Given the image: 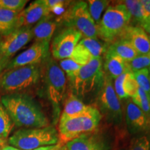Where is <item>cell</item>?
Listing matches in <instances>:
<instances>
[{"instance_id": "cell-39", "label": "cell", "mask_w": 150, "mask_h": 150, "mask_svg": "<svg viewBox=\"0 0 150 150\" xmlns=\"http://www.w3.org/2000/svg\"><path fill=\"white\" fill-rule=\"evenodd\" d=\"M59 150H67V149H66V148H65V145H63V147H62L61 148V149H60Z\"/></svg>"}, {"instance_id": "cell-26", "label": "cell", "mask_w": 150, "mask_h": 150, "mask_svg": "<svg viewBox=\"0 0 150 150\" xmlns=\"http://www.w3.org/2000/svg\"><path fill=\"white\" fill-rule=\"evenodd\" d=\"M13 125L8 113L0 102V140L7 142Z\"/></svg>"}, {"instance_id": "cell-15", "label": "cell", "mask_w": 150, "mask_h": 150, "mask_svg": "<svg viewBox=\"0 0 150 150\" xmlns=\"http://www.w3.org/2000/svg\"><path fill=\"white\" fill-rule=\"evenodd\" d=\"M126 122L131 134L146 133L150 129V119L132 101H128L126 106Z\"/></svg>"}, {"instance_id": "cell-17", "label": "cell", "mask_w": 150, "mask_h": 150, "mask_svg": "<svg viewBox=\"0 0 150 150\" xmlns=\"http://www.w3.org/2000/svg\"><path fill=\"white\" fill-rule=\"evenodd\" d=\"M120 38L128 40L138 54L150 53V35L139 26L129 25Z\"/></svg>"}, {"instance_id": "cell-9", "label": "cell", "mask_w": 150, "mask_h": 150, "mask_svg": "<svg viewBox=\"0 0 150 150\" xmlns=\"http://www.w3.org/2000/svg\"><path fill=\"white\" fill-rule=\"evenodd\" d=\"M97 101L101 111L108 120L114 124H120L122 120L120 99L118 98L114 90L112 79L105 74L104 81L97 95Z\"/></svg>"}, {"instance_id": "cell-32", "label": "cell", "mask_w": 150, "mask_h": 150, "mask_svg": "<svg viewBox=\"0 0 150 150\" xmlns=\"http://www.w3.org/2000/svg\"><path fill=\"white\" fill-rule=\"evenodd\" d=\"M130 150H150V142L147 137L142 136L133 140Z\"/></svg>"}, {"instance_id": "cell-5", "label": "cell", "mask_w": 150, "mask_h": 150, "mask_svg": "<svg viewBox=\"0 0 150 150\" xmlns=\"http://www.w3.org/2000/svg\"><path fill=\"white\" fill-rule=\"evenodd\" d=\"M59 133L53 126L42 128H22L8 138L7 142L22 150H33L59 143Z\"/></svg>"}, {"instance_id": "cell-16", "label": "cell", "mask_w": 150, "mask_h": 150, "mask_svg": "<svg viewBox=\"0 0 150 150\" xmlns=\"http://www.w3.org/2000/svg\"><path fill=\"white\" fill-rule=\"evenodd\" d=\"M95 132L81 135L71 140L65 144V148L67 150H108L107 142Z\"/></svg>"}, {"instance_id": "cell-30", "label": "cell", "mask_w": 150, "mask_h": 150, "mask_svg": "<svg viewBox=\"0 0 150 150\" xmlns=\"http://www.w3.org/2000/svg\"><path fill=\"white\" fill-rule=\"evenodd\" d=\"M137 83L150 99V73L148 68L143 69L134 73Z\"/></svg>"}, {"instance_id": "cell-6", "label": "cell", "mask_w": 150, "mask_h": 150, "mask_svg": "<svg viewBox=\"0 0 150 150\" xmlns=\"http://www.w3.org/2000/svg\"><path fill=\"white\" fill-rule=\"evenodd\" d=\"M102 120V115L97 108L88 115L79 117L61 116L59 125V138L60 143L65 145L81 135L96 131Z\"/></svg>"}, {"instance_id": "cell-24", "label": "cell", "mask_w": 150, "mask_h": 150, "mask_svg": "<svg viewBox=\"0 0 150 150\" xmlns=\"http://www.w3.org/2000/svg\"><path fill=\"white\" fill-rule=\"evenodd\" d=\"M120 2L126 7L131 15V20H134L140 26L146 20V14L140 0H126Z\"/></svg>"}, {"instance_id": "cell-29", "label": "cell", "mask_w": 150, "mask_h": 150, "mask_svg": "<svg viewBox=\"0 0 150 150\" xmlns=\"http://www.w3.org/2000/svg\"><path fill=\"white\" fill-rule=\"evenodd\" d=\"M59 65L61 70L64 72L65 76L69 80V81H71L74 78V76H76L81 67V65L76 63L71 58L61 60L59 61Z\"/></svg>"}, {"instance_id": "cell-20", "label": "cell", "mask_w": 150, "mask_h": 150, "mask_svg": "<svg viewBox=\"0 0 150 150\" xmlns=\"http://www.w3.org/2000/svg\"><path fill=\"white\" fill-rule=\"evenodd\" d=\"M97 109V108L95 106L86 104L76 95L70 93L68 97L65 99L63 111L61 116L79 117V116L88 115Z\"/></svg>"}, {"instance_id": "cell-34", "label": "cell", "mask_w": 150, "mask_h": 150, "mask_svg": "<svg viewBox=\"0 0 150 150\" xmlns=\"http://www.w3.org/2000/svg\"><path fill=\"white\" fill-rule=\"evenodd\" d=\"M140 1L146 14V19L150 18V0H141Z\"/></svg>"}, {"instance_id": "cell-31", "label": "cell", "mask_w": 150, "mask_h": 150, "mask_svg": "<svg viewBox=\"0 0 150 150\" xmlns=\"http://www.w3.org/2000/svg\"><path fill=\"white\" fill-rule=\"evenodd\" d=\"M27 2V0H0V8L20 13Z\"/></svg>"}, {"instance_id": "cell-37", "label": "cell", "mask_w": 150, "mask_h": 150, "mask_svg": "<svg viewBox=\"0 0 150 150\" xmlns=\"http://www.w3.org/2000/svg\"><path fill=\"white\" fill-rule=\"evenodd\" d=\"M0 150H22V149H18V148H16L15 147H13V146L11 145H5L4 147L1 148Z\"/></svg>"}, {"instance_id": "cell-28", "label": "cell", "mask_w": 150, "mask_h": 150, "mask_svg": "<svg viewBox=\"0 0 150 150\" xmlns=\"http://www.w3.org/2000/svg\"><path fill=\"white\" fill-rule=\"evenodd\" d=\"M131 101L150 119V99L145 92L139 88Z\"/></svg>"}, {"instance_id": "cell-35", "label": "cell", "mask_w": 150, "mask_h": 150, "mask_svg": "<svg viewBox=\"0 0 150 150\" xmlns=\"http://www.w3.org/2000/svg\"><path fill=\"white\" fill-rule=\"evenodd\" d=\"M63 145H63V144L59 142V143L56 144V145L45 146V147H39V148H38V149H35L33 150H59L62 147H63Z\"/></svg>"}, {"instance_id": "cell-1", "label": "cell", "mask_w": 150, "mask_h": 150, "mask_svg": "<svg viewBox=\"0 0 150 150\" xmlns=\"http://www.w3.org/2000/svg\"><path fill=\"white\" fill-rule=\"evenodd\" d=\"M0 102L19 128H42L50 126V122L40 105L25 93L1 95Z\"/></svg>"}, {"instance_id": "cell-13", "label": "cell", "mask_w": 150, "mask_h": 150, "mask_svg": "<svg viewBox=\"0 0 150 150\" xmlns=\"http://www.w3.org/2000/svg\"><path fill=\"white\" fill-rule=\"evenodd\" d=\"M106 50V45L101 42L98 38H83L75 47L70 58L79 65L83 66L92 60L102 58Z\"/></svg>"}, {"instance_id": "cell-27", "label": "cell", "mask_w": 150, "mask_h": 150, "mask_svg": "<svg viewBox=\"0 0 150 150\" xmlns=\"http://www.w3.org/2000/svg\"><path fill=\"white\" fill-rule=\"evenodd\" d=\"M129 72L133 73L150 67V53L138 54L134 59L127 62Z\"/></svg>"}, {"instance_id": "cell-41", "label": "cell", "mask_w": 150, "mask_h": 150, "mask_svg": "<svg viewBox=\"0 0 150 150\" xmlns=\"http://www.w3.org/2000/svg\"><path fill=\"white\" fill-rule=\"evenodd\" d=\"M149 73H150V72H149Z\"/></svg>"}, {"instance_id": "cell-36", "label": "cell", "mask_w": 150, "mask_h": 150, "mask_svg": "<svg viewBox=\"0 0 150 150\" xmlns=\"http://www.w3.org/2000/svg\"><path fill=\"white\" fill-rule=\"evenodd\" d=\"M140 27L145 30L148 35H150V18L146 19L145 21L140 24Z\"/></svg>"}, {"instance_id": "cell-8", "label": "cell", "mask_w": 150, "mask_h": 150, "mask_svg": "<svg viewBox=\"0 0 150 150\" xmlns=\"http://www.w3.org/2000/svg\"><path fill=\"white\" fill-rule=\"evenodd\" d=\"M66 27L78 31L82 37L98 38L97 26L90 14L86 1L74 2L62 16Z\"/></svg>"}, {"instance_id": "cell-22", "label": "cell", "mask_w": 150, "mask_h": 150, "mask_svg": "<svg viewBox=\"0 0 150 150\" xmlns=\"http://www.w3.org/2000/svg\"><path fill=\"white\" fill-rule=\"evenodd\" d=\"M107 49L126 62L134 59L138 55L132 45L125 39L119 38L112 42Z\"/></svg>"}, {"instance_id": "cell-2", "label": "cell", "mask_w": 150, "mask_h": 150, "mask_svg": "<svg viewBox=\"0 0 150 150\" xmlns=\"http://www.w3.org/2000/svg\"><path fill=\"white\" fill-rule=\"evenodd\" d=\"M104 77L102 58L92 60L81 67L74 78L70 81L72 94L82 101L85 98L98 95Z\"/></svg>"}, {"instance_id": "cell-11", "label": "cell", "mask_w": 150, "mask_h": 150, "mask_svg": "<svg viewBox=\"0 0 150 150\" xmlns=\"http://www.w3.org/2000/svg\"><path fill=\"white\" fill-rule=\"evenodd\" d=\"M32 27L18 28L7 35L0 37V56L12 59L17 52L33 39Z\"/></svg>"}, {"instance_id": "cell-25", "label": "cell", "mask_w": 150, "mask_h": 150, "mask_svg": "<svg viewBox=\"0 0 150 150\" xmlns=\"http://www.w3.org/2000/svg\"><path fill=\"white\" fill-rule=\"evenodd\" d=\"M91 18L96 26L100 22L102 15L109 4V1L106 0H89L86 1Z\"/></svg>"}, {"instance_id": "cell-3", "label": "cell", "mask_w": 150, "mask_h": 150, "mask_svg": "<svg viewBox=\"0 0 150 150\" xmlns=\"http://www.w3.org/2000/svg\"><path fill=\"white\" fill-rule=\"evenodd\" d=\"M42 75L40 65H27L5 70L0 76V93H23L38 83Z\"/></svg>"}, {"instance_id": "cell-14", "label": "cell", "mask_w": 150, "mask_h": 150, "mask_svg": "<svg viewBox=\"0 0 150 150\" xmlns=\"http://www.w3.org/2000/svg\"><path fill=\"white\" fill-rule=\"evenodd\" d=\"M49 15H50V13L44 0L32 1L27 8H24L18 13L16 29L21 27H32L33 25Z\"/></svg>"}, {"instance_id": "cell-38", "label": "cell", "mask_w": 150, "mask_h": 150, "mask_svg": "<svg viewBox=\"0 0 150 150\" xmlns=\"http://www.w3.org/2000/svg\"><path fill=\"white\" fill-rule=\"evenodd\" d=\"M6 141H4L2 140H0V149H1L2 147H4L5 145H6Z\"/></svg>"}, {"instance_id": "cell-33", "label": "cell", "mask_w": 150, "mask_h": 150, "mask_svg": "<svg viewBox=\"0 0 150 150\" xmlns=\"http://www.w3.org/2000/svg\"><path fill=\"white\" fill-rule=\"evenodd\" d=\"M11 60V59H7V58L0 56V76H1L2 73L6 70V68L7 65H8Z\"/></svg>"}, {"instance_id": "cell-18", "label": "cell", "mask_w": 150, "mask_h": 150, "mask_svg": "<svg viewBox=\"0 0 150 150\" xmlns=\"http://www.w3.org/2000/svg\"><path fill=\"white\" fill-rule=\"evenodd\" d=\"M57 26V20L54 19L51 14L43 18L32 27L35 42L50 45Z\"/></svg>"}, {"instance_id": "cell-12", "label": "cell", "mask_w": 150, "mask_h": 150, "mask_svg": "<svg viewBox=\"0 0 150 150\" xmlns=\"http://www.w3.org/2000/svg\"><path fill=\"white\" fill-rule=\"evenodd\" d=\"M50 56V45L35 42L31 47L12 59L6 70L27 65H41Z\"/></svg>"}, {"instance_id": "cell-10", "label": "cell", "mask_w": 150, "mask_h": 150, "mask_svg": "<svg viewBox=\"0 0 150 150\" xmlns=\"http://www.w3.org/2000/svg\"><path fill=\"white\" fill-rule=\"evenodd\" d=\"M82 35L72 27H66L54 37L51 44L50 52L56 61L69 59Z\"/></svg>"}, {"instance_id": "cell-21", "label": "cell", "mask_w": 150, "mask_h": 150, "mask_svg": "<svg viewBox=\"0 0 150 150\" xmlns=\"http://www.w3.org/2000/svg\"><path fill=\"white\" fill-rule=\"evenodd\" d=\"M103 69L105 74L108 75L112 79H115L124 73L129 72L127 62L108 49L104 54Z\"/></svg>"}, {"instance_id": "cell-4", "label": "cell", "mask_w": 150, "mask_h": 150, "mask_svg": "<svg viewBox=\"0 0 150 150\" xmlns=\"http://www.w3.org/2000/svg\"><path fill=\"white\" fill-rule=\"evenodd\" d=\"M131 20V15L122 4L119 2L110 6L97 25L98 38L111 44L120 38L129 26Z\"/></svg>"}, {"instance_id": "cell-40", "label": "cell", "mask_w": 150, "mask_h": 150, "mask_svg": "<svg viewBox=\"0 0 150 150\" xmlns=\"http://www.w3.org/2000/svg\"><path fill=\"white\" fill-rule=\"evenodd\" d=\"M149 72H150V67H149Z\"/></svg>"}, {"instance_id": "cell-7", "label": "cell", "mask_w": 150, "mask_h": 150, "mask_svg": "<svg viewBox=\"0 0 150 150\" xmlns=\"http://www.w3.org/2000/svg\"><path fill=\"white\" fill-rule=\"evenodd\" d=\"M42 75H44L46 92L48 99L56 112L66 94L67 79L59 63L52 56L43 63Z\"/></svg>"}, {"instance_id": "cell-19", "label": "cell", "mask_w": 150, "mask_h": 150, "mask_svg": "<svg viewBox=\"0 0 150 150\" xmlns=\"http://www.w3.org/2000/svg\"><path fill=\"white\" fill-rule=\"evenodd\" d=\"M114 90L120 99L134 97L139 88L134 73L127 72L114 79Z\"/></svg>"}, {"instance_id": "cell-23", "label": "cell", "mask_w": 150, "mask_h": 150, "mask_svg": "<svg viewBox=\"0 0 150 150\" xmlns=\"http://www.w3.org/2000/svg\"><path fill=\"white\" fill-rule=\"evenodd\" d=\"M18 13L0 8V37L5 36L16 29Z\"/></svg>"}]
</instances>
